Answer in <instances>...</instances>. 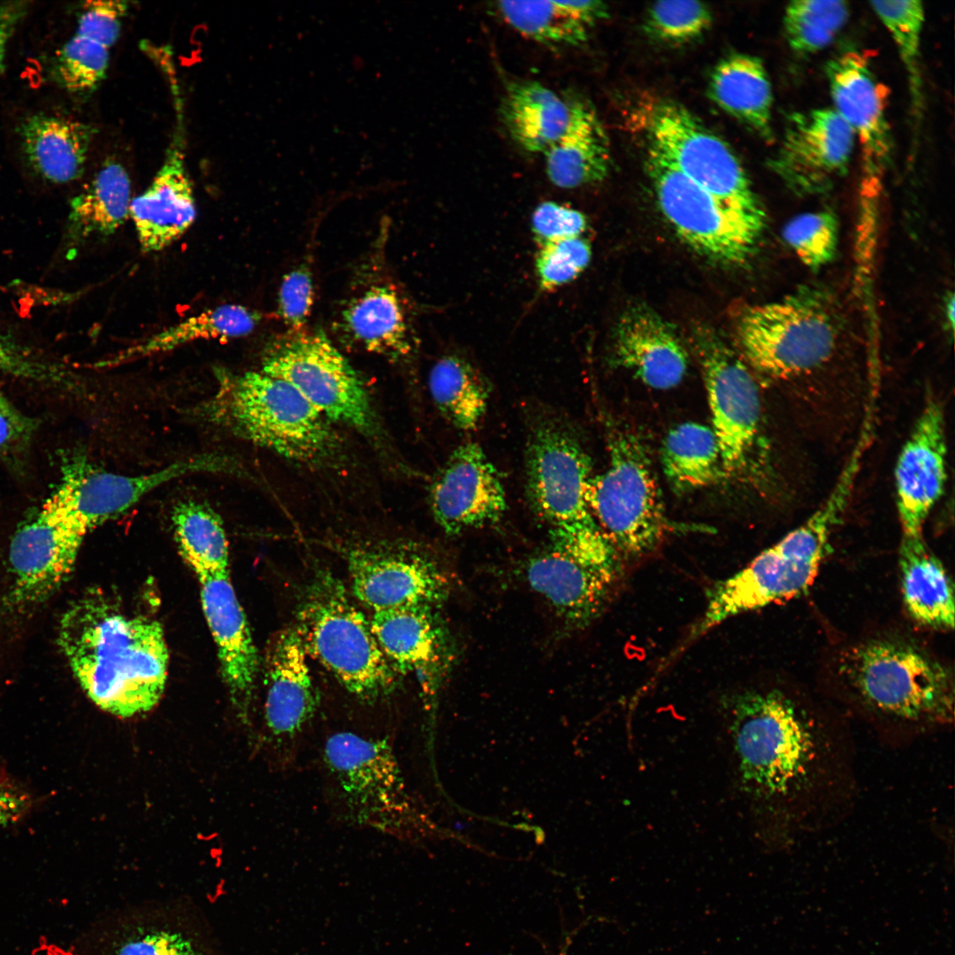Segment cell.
<instances>
[{
    "instance_id": "cell-1",
    "label": "cell",
    "mask_w": 955,
    "mask_h": 955,
    "mask_svg": "<svg viewBox=\"0 0 955 955\" xmlns=\"http://www.w3.org/2000/svg\"><path fill=\"white\" fill-rule=\"evenodd\" d=\"M730 707L743 781L769 805L783 837L793 843L833 821L853 777L844 731L829 712L793 684L744 691Z\"/></svg>"
},
{
    "instance_id": "cell-2",
    "label": "cell",
    "mask_w": 955,
    "mask_h": 955,
    "mask_svg": "<svg viewBox=\"0 0 955 955\" xmlns=\"http://www.w3.org/2000/svg\"><path fill=\"white\" fill-rule=\"evenodd\" d=\"M57 642L80 687L101 709L126 718L159 702L169 652L155 618L91 592L66 608Z\"/></svg>"
},
{
    "instance_id": "cell-3",
    "label": "cell",
    "mask_w": 955,
    "mask_h": 955,
    "mask_svg": "<svg viewBox=\"0 0 955 955\" xmlns=\"http://www.w3.org/2000/svg\"><path fill=\"white\" fill-rule=\"evenodd\" d=\"M828 671L834 694L875 724L921 732L953 722V673L909 637L882 632L852 641Z\"/></svg>"
},
{
    "instance_id": "cell-4",
    "label": "cell",
    "mask_w": 955,
    "mask_h": 955,
    "mask_svg": "<svg viewBox=\"0 0 955 955\" xmlns=\"http://www.w3.org/2000/svg\"><path fill=\"white\" fill-rule=\"evenodd\" d=\"M860 463L857 458H850L829 497L806 522L741 570L708 589L706 609L691 630V639L732 616L806 592L828 553L831 532L847 506Z\"/></svg>"
},
{
    "instance_id": "cell-5",
    "label": "cell",
    "mask_w": 955,
    "mask_h": 955,
    "mask_svg": "<svg viewBox=\"0 0 955 955\" xmlns=\"http://www.w3.org/2000/svg\"><path fill=\"white\" fill-rule=\"evenodd\" d=\"M217 387L200 407L205 421L285 457L310 461L332 446L326 418L286 381L260 371H215Z\"/></svg>"
},
{
    "instance_id": "cell-6",
    "label": "cell",
    "mask_w": 955,
    "mask_h": 955,
    "mask_svg": "<svg viewBox=\"0 0 955 955\" xmlns=\"http://www.w3.org/2000/svg\"><path fill=\"white\" fill-rule=\"evenodd\" d=\"M294 626L308 655L356 699L374 703L395 691L399 675L384 655L370 620L332 573L318 570L311 577Z\"/></svg>"
},
{
    "instance_id": "cell-7",
    "label": "cell",
    "mask_w": 955,
    "mask_h": 955,
    "mask_svg": "<svg viewBox=\"0 0 955 955\" xmlns=\"http://www.w3.org/2000/svg\"><path fill=\"white\" fill-rule=\"evenodd\" d=\"M323 759L348 821L401 839L418 829L420 815L388 737L335 732Z\"/></svg>"
},
{
    "instance_id": "cell-8",
    "label": "cell",
    "mask_w": 955,
    "mask_h": 955,
    "mask_svg": "<svg viewBox=\"0 0 955 955\" xmlns=\"http://www.w3.org/2000/svg\"><path fill=\"white\" fill-rule=\"evenodd\" d=\"M607 469L592 478L589 506L598 525L621 558L654 550L669 530L651 463L637 437L615 431Z\"/></svg>"
},
{
    "instance_id": "cell-9",
    "label": "cell",
    "mask_w": 955,
    "mask_h": 955,
    "mask_svg": "<svg viewBox=\"0 0 955 955\" xmlns=\"http://www.w3.org/2000/svg\"><path fill=\"white\" fill-rule=\"evenodd\" d=\"M735 332L745 360L772 379L814 371L832 356L837 340L830 313L807 294L747 307L737 320Z\"/></svg>"
},
{
    "instance_id": "cell-10",
    "label": "cell",
    "mask_w": 955,
    "mask_h": 955,
    "mask_svg": "<svg viewBox=\"0 0 955 955\" xmlns=\"http://www.w3.org/2000/svg\"><path fill=\"white\" fill-rule=\"evenodd\" d=\"M646 164L662 214L691 248L725 266L741 265L750 258L765 220L722 206L650 142Z\"/></svg>"
},
{
    "instance_id": "cell-11",
    "label": "cell",
    "mask_w": 955,
    "mask_h": 955,
    "mask_svg": "<svg viewBox=\"0 0 955 955\" xmlns=\"http://www.w3.org/2000/svg\"><path fill=\"white\" fill-rule=\"evenodd\" d=\"M261 371L289 383L326 419L369 437L378 433L363 382L323 332L301 331L278 340Z\"/></svg>"
},
{
    "instance_id": "cell-12",
    "label": "cell",
    "mask_w": 955,
    "mask_h": 955,
    "mask_svg": "<svg viewBox=\"0 0 955 955\" xmlns=\"http://www.w3.org/2000/svg\"><path fill=\"white\" fill-rule=\"evenodd\" d=\"M648 141L687 178L722 206L766 220L761 202L730 147L685 108L671 101L652 103L646 111Z\"/></svg>"
},
{
    "instance_id": "cell-13",
    "label": "cell",
    "mask_w": 955,
    "mask_h": 955,
    "mask_svg": "<svg viewBox=\"0 0 955 955\" xmlns=\"http://www.w3.org/2000/svg\"><path fill=\"white\" fill-rule=\"evenodd\" d=\"M691 341L702 371L726 477L753 470L760 441V401L756 380L736 352L707 325L694 326Z\"/></svg>"
},
{
    "instance_id": "cell-14",
    "label": "cell",
    "mask_w": 955,
    "mask_h": 955,
    "mask_svg": "<svg viewBox=\"0 0 955 955\" xmlns=\"http://www.w3.org/2000/svg\"><path fill=\"white\" fill-rule=\"evenodd\" d=\"M93 955L231 954L191 898H153L108 913L97 925Z\"/></svg>"
},
{
    "instance_id": "cell-15",
    "label": "cell",
    "mask_w": 955,
    "mask_h": 955,
    "mask_svg": "<svg viewBox=\"0 0 955 955\" xmlns=\"http://www.w3.org/2000/svg\"><path fill=\"white\" fill-rule=\"evenodd\" d=\"M526 492L550 531L599 526L589 506L591 461L572 432L545 417L531 430L525 454Z\"/></svg>"
},
{
    "instance_id": "cell-16",
    "label": "cell",
    "mask_w": 955,
    "mask_h": 955,
    "mask_svg": "<svg viewBox=\"0 0 955 955\" xmlns=\"http://www.w3.org/2000/svg\"><path fill=\"white\" fill-rule=\"evenodd\" d=\"M86 536L57 486L11 541L9 600L28 606L50 597L71 574Z\"/></svg>"
},
{
    "instance_id": "cell-17",
    "label": "cell",
    "mask_w": 955,
    "mask_h": 955,
    "mask_svg": "<svg viewBox=\"0 0 955 955\" xmlns=\"http://www.w3.org/2000/svg\"><path fill=\"white\" fill-rule=\"evenodd\" d=\"M346 559L352 592L372 613L438 607L448 596L449 583L441 568L410 546H356Z\"/></svg>"
},
{
    "instance_id": "cell-18",
    "label": "cell",
    "mask_w": 955,
    "mask_h": 955,
    "mask_svg": "<svg viewBox=\"0 0 955 955\" xmlns=\"http://www.w3.org/2000/svg\"><path fill=\"white\" fill-rule=\"evenodd\" d=\"M854 146L853 133L832 108L794 111L768 164L792 192L821 193L847 172Z\"/></svg>"
},
{
    "instance_id": "cell-19",
    "label": "cell",
    "mask_w": 955,
    "mask_h": 955,
    "mask_svg": "<svg viewBox=\"0 0 955 955\" xmlns=\"http://www.w3.org/2000/svg\"><path fill=\"white\" fill-rule=\"evenodd\" d=\"M429 501L433 518L448 535L494 523L507 510L500 475L475 442L452 452L432 483Z\"/></svg>"
},
{
    "instance_id": "cell-20",
    "label": "cell",
    "mask_w": 955,
    "mask_h": 955,
    "mask_svg": "<svg viewBox=\"0 0 955 955\" xmlns=\"http://www.w3.org/2000/svg\"><path fill=\"white\" fill-rule=\"evenodd\" d=\"M833 110L858 141L863 172L876 181L891 160L892 140L886 115L887 91L866 57L844 51L826 66Z\"/></svg>"
},
{
    "instance_id": "cell-21",
    "label": "cell",
    "mask_w": 955,
    "mask_h": 955,
    "mask_svg": "<svg viewBox=\"0 0 955 955\" xmlns=\"http://www.w3.org/2000/svg\"><path fill=\"white\" fill-rule=\"evenodd\" d=\"M294 625L277 631L264 656V725L271 745L287 752L315 715L319 694Z\"/></svg>"
},
{
    "instance_id": "cell-22",
    "label": "cell",
    "mask_w": 955,
    "mask_h": 955,
    "mask_svg": "<svg viewBox=\"0 0 955 955\" xmlns=\"http://www.w3.org/2000/svg\"><path fill=\"white\" fill-rule=\"evenodd\" d=\"M946 433L941 404L928 401L902 447L895 468L901 538L923 537L925 522L946 482Z\"/></svg>"
},
{
    "instance_id": "cell-23",
    "label": "cell",
    "mask_w": 955,
    "mask_h": 955,
    "mask_svg": "<svg viewBox=\"0 0 955 955\" xmlns=\"http://www.w3.org/2000/svg\"><path fill=\"white\" fill-rule=\"evenodd\" d=\"M206 622L216 644L222 677L234 709L248 722L259 661L250 628L230 572L198 578Z\"/></svg>"
},
{
    "instance_id": "cell-24",
    "label": "cell",
    "mask_w": 955,
    "mask_h": 955,
    "mask_svg": "<svg viewBox=\"0 0 955 955\" xmlns=\"http://www.w3.org/2000/svg\"><path fill=\"white\" fill-rule=\"evenodd\" d=\"M622 566L575 557L550 544L526 563V579L566 623L588 625L605 608L621 577Z\"/></svg>"
},
{
    "instance_id": "cell-25",
    "label": "cell",
    "mask_w": 955,
    "mask_h": 955,
    "mask_svg": "<svg viewBox=\"0 0 955 955\" xmlns=\"http://www.w3.org/2000/svg\"><path fill=\"white\" fill-rule=\"evenodd\" d=\"M406 607L372 613L374 636L398 675L412 674L424 691L433 689L450 658L447 630L437 609Z\"/></svg>"
},
{
    "instance_id": "cell-26",
    "label": "cell",
    "mask_w": 955,
    "mask_h": 955,
    "mask_svg": "<svg viewBox=\"0 0 955 955\" xmlns=\"http://www.w3.org/2000/svg\"><path fill=\"white\" fill-rule=\"evenodd\" d=\"M612 363L654 389L677 386L688 369V354L674 327L653 309L628 308L614 332Z\"/></svg>"
},
{
    "instance_id": "cell-27",
    "label": "cell",
    "mask_w": 955,
    "mask_h": 955,
    "mask_svg": "<svg viewBox=\"0 0 955 955\" xmlns=\"http://www.w3.org/2000/svg\"><path fill=\"white\" fill-rule=\"evenodd\" d=\"M179 127L162 167L149 187L130 202L129 216L143 253L165 249L190 228L196 218L194 189L185 165Z\"/></svg>"
},
{
    "instance_id": "cell-28",
    "label": "cell",
    "mask_w": 955,
    "mask_h": 955,
    "mask_svg": "<svg viewBox=\"0 0 955 955\" xmlns=\"http://www.w3.org/2000/svg\"><path fill=\"white\" fill-rule=\"evenodd\" d=\"M127 7L118 0L83 4L76 29L57 57V78L65 89L88 93L105 78L110 50L119 36Z\"/></svg>"
},
{
    "instance_id": "cell-29",
    "label": "cell",
    "mask_w": 955,
    "mask_h": 955,
    "mask_svg": "<svg viewBox=\"0 0 955 955\" xmlns=\"http://www.w3.org/2000/svg\"><path fill=\"white\" fill-rule=\"evenodd\" d=\"M569 98L567 127L544 153L550 181L567 189L600 182L610 169L607 139L593 107L585 99Z\"/></svg>"
},
{
    "instance_id": "cell-30",
    "label": "cell",
    "mask_w": 955,
    "mask_h": 955,
    "mask_svg": "<svg viewBox=\"0 0 955 955\" xmlns=\"http://www.w3.org/2000/svg\"><path fill=\"white\" fill-rule=\"evenodd\" d=\"M23 151L42 179L65 184L84 171L94 128L81 121L53 113H35L20 126Z\"/></svg>"
},
{
    "instance_id": "cell-31",
    "label": "cell",
    "mask_w": 955,
    "mask_h": 955,
    "mask_svg": "<svg viewBox=\"0 0 955 955\" xmlns=\"http://www.w3.org/2000/svg\"><path fill=\"white\" fill-rule=\"evenodd\" d=\"M898 566L903 600L911 618L932 630H953V584L923 537L901 538Z\"/></svg>"
},
{
    "instance_id": "cell-32",
    "label": "cell",
    "mask_w": 955,
    "mask_h": 955,
    "mask_svg": "<svg viewBox=\"0 0 955 955\" xmlns=\"http://www.w3.org/2000/svg\"><path fill=\"white\" fill-rule=\"evenodd\" d=\"M497 10L517 32L549 46H578L608 15L600 1H500Z\"/></svg>"
},
{
    "instance_id": "cell-33",
    "label": "cell",
    "mask_w": 955,
    "mask_h": 955,
    "mask_svg": "<svg viewBox=\"0 0 955 955\" xmlns=\"http://www.w3.org/2000/svg\"><path fill=\"white\" fill-rule=\"evenodd\" d=\"M500 114L511 139L530 153L544 154L563 134L569 123L570 104L536 80L508 84Z\"/></svg>"
},
{
    "instance_id": "cell-34",
    "label": "cell",
    "mask_w": 955,
    "mask_h": 955,
    "mask_svg": "<svg viewBox=\"0 0 955 955\" xmlns=\"http://www.w3.org/2000/svg\"><path fill=\"white\" fill-rule=\"evenodd\" d=\"M709 92L721 109L762 139L772 140V87L758 57L735 53L722 59L711 75Z\"/></svg>"
},
{
    "instance_id": "cell-35",
    "label": "cell",
    "mask_w": 955,
    "mask_h": 955,
    "mask_svg": "<svg viewBox=\"0 0 955 955\" xmlns=\"http://www.w3.org/2000/svg\"><path fill=\"white\" fill-rule=\"evenodd\" d=\"M130 194L126 169L105 163L71 202L65 238L69 252L90 239L112 235L129 216Z\"/></svg>"
},
{
    "instance_id": "cell-36",
    "label": "cell",
    "mask_w": 955,
    "mask_h": 955,
    "mask_svg": "<svg viewBox=\"0 0 955 955\" xmlns=\"http://www.w3.org/2000/svg\"><path fill=\"white\" fill-rule=\"evenodd\" d=\"M260 315L240 304H224L193 315L97 363L117 367L202 340H229L249 334Z\"/></svg>"
},
{
    "instance_id": "cell-37",
    "label": "cell",
    "mask_w": 955,
    "mask_h": 955,
    "mask_svg": "<svg viewBox=\"0 0 955 955\" xmlns=\"http://www.w3.org/2000/svg\"><path fill=\"white\" fill-rule=\"evenodd\" d=\"M341 325L370 352L399 358L410 350L404 307L388 285L371 286L352 299L342 310Z\"/></svg>"
},
{
    "instance_id": "cell-38",
    "label": "cell",
    "mask_w": 955,
    "mask_h": 955,
    "mask_svg": "<svg viewBox=\"0 0 955 955\" xmlns=\"http://www.w3.org/2000/svg\"><path fill=\"white\" fill-rule=\"evenodd\" d=\"M664 475L676 493L711 485L725 478L721 452L711 427L686 422L672 428L661 447Z\"/></svg>"
},
{
    "instance_id": "cell-39",
    "label": "cell",
    "mask_w": 955,
    "mask_h": 955,
    "mask_svg": "<svg viewBox=\"0 0 955 955\" xmlns=\"http://www.w3.org/2000/svg\"><path fill=\"white\" fill-rule=\"evenodd\" d=\"M432 400L440 414L462 431L475 430L488 404L489 386L480 372L464 358H439L428 377Z\"/></svg>"
},
{
    "instance_id": "cell-40",
    "label": "cell",
    "mask_w": 955,
    "mask_h": 955,
    "mask_svg": "<svg viewBox=\"0 0 955 955\" xmlns=\"http://www.w3.org/2000/svg\"><path fill=\"white\" fill-rule=\"evenodd\" d=\"M172 521L179 551L197 578L230 572L228 540L213 508L196 500L180 501Z\"/></svg>"
},
{
    "instance_id": "cell-41",
    "label": "cell",
    "mask_w": 955,
    "mask_h": 955,
    "mask_svg": "<svg viewBox=\"0 0 955 955\" xmlns=\"http://www.w3.org/2000/svg\"><path fill=\"white\" fill-rule=\"evenodd\" d=\"M847 2L841 0H795L784 10L783 27L791 49L802 55L826 48L846 24Z\"/></svg>"
},
{
    "instance_id": "cell-42",
    "label": "cell",
    "mask_w": 955,
    "mask_h": 955,
    "mask_svg": "<svg viewBox=\"0 0 955 955\" xmlns=\"http://www.w3.org/2000/svg\"><path fill=\"white\" fill-rule=\"evenodd\" d=\"M870 4L898 49L908 77L913 103L918 107L921 94V40L925 20L922 3L891 0L872 1Z\"/></svg>"
},
{
    "instance_id": "cell-43",
    "label": "cell",
    "mask_w": 955,
    "mask_h": 955,
    "mask_svg": "<svg viewBox=\"0 0 955 955\" xmlns=\"http://www.w3.org/2000/svg\"><path fill=\"white\" fill-rule=\"evenodd\" d=\"M783 237L806 266L818 270L836 254L837 219L828 210L803 213L785 225Z\"/></svg>"
},
{
    "instance_id": "cell-44",
    "label": "cell",
    "mask_w": 955,
    "mask_h": 955,
    "mask_svg": "<svg viewBox=\"0 0 955 955\" xmlns=\"http://www.w3.org/2000/svg\"><path fill=\"white\" fill-rule=\"evenodd\" d=\"M646 27L654 38L669 43H684L703 34L711 26L712 13L697 1H661L647 11Z\"/></svg>"
},
{
    "instance_id": "cell-45",
    "label": "cell",
    "mask_w": 955,
    "mask_h": 955,
    "mask_svg": "<svg viewBox=\"0 0 955 955\" xmlns=\"http://www.w3.org/2000/svg\"><path fill=\"white\" fill-rule=\"evenodd\" d=\"M591 256V246L581 236L540 246L535 260L539 288L549 291L572 281L587 267Z\"/></svg>"
},
{
    "instance_id": "cell-46",
    "label": "cell",
    "mask_w": 955,
    "mask_h": 955,
    "mask_svg": "<svg viewBox=\"0 0 955 955\" xmlns=\"http://www.w3.org/2000/svg\"><path fill=\"white\" fill-rule=\"evenodd\" d=\"M0 372L49 385H65L69 373L0 329Z\"/></svg>"
},
{
    "instance_id": "cell-47",
    "label": "cell",
    "mask_w": 955,
    "mask_h": 955,
    "mask_svg": "<svg viewBox=\"0 0 955 955\" xmlns=\"http://www.w3.org/2000/svg\"><path fill=\"white\" fill-rule=\"evenodd\" d=\"M586 228L587 219L581 211L554 202L539 204L531 216V231L540 246L581 236Z\"/></svg>"
},
{
    "instance_id": "cell-48",
    "label": "cell",
    "mask_w": 955,
    "mask_h": 955,
    "mask_svg": "<svg viewBox=\"0 0 955 955\" xmlns=\"http://www.w3.org/2000/svg\"><path fill=\"white\" fill-rule=\"evenodd\" d=\"M313 282L304 266L286 274L279 292V313L294 332H301L313 304Z\"/></svg>"
},
{
    "instance_id": "cell-49",
    "label": "cell",
    "mask_w": 955,
    "mask_h": 955,
    "mask_svg": "<svg viewBox=\"0 0 955 955\" xmlns=\"http://www.w3.org/2000/svg\"><path fill=\"white\" fill-rule=\"evenodd\" d=\"M37 423L19 410L0 392V456L10 461L27 452Z\"/></svg>"
},
{
    "instance_id": "cell-50",
    "label": "cell",
    "mask_w": 955,
    "mask_h": 955,
    "mask_svg": "<svg viewBox=\"0 0 955 955\" xmlns=\"http://www.w3.org/2000/svg\"><path fill=\"white\" fill-rule=\"evenodd\" d=\"M27 2L10 1L0 3V73L3 71L8 43L27 15Z\"/></svg>"
},
{
    "instance_id": "cell-51",
    "label": "cell",
    "mask_w": 955,
    "mask_h": 955,
    "mask_svg": "<svg viewBox=\"0 0 955 955\" xmlns=\"http://www.w3.org/2000/svg\"><path fill=\"white\" fill-rule=\"evenodd\" d=\"M29 796L9 785L0 784V828L19 821L29 809Z\"/></svg>"
},
{
    "instance_id": "cell-52",
    "label": "cell",
    "mask_w": 955,
    "mask_h": 955,
    "mask_svg": "<svg viewBox=\"0 0 955 955\" xmlns=\"http://www.w3.org/2000/svg\"><path fill=\"white\" fill-rule=\"evenodd\" d=\"M944 311H945V318L948 321V325L951 328H953L954 317H955V302H954L953 294H951L950 297H948L946 299Z\"/></svg>"
},
{
    "instance_id": "cell-53",
    "label": "cell",
    "mask_w": 955,
    "mask_h": 955,
    "mask_svg": "<svg viewBox=\"0 0 955 955\" xmlns=\"http://www.w3.org/2000/svg\"><path fill=\"white\" fill-rule=\"evenodd\" d=\"M560 955H565V953H564L563 951H562V952L560 953Z\"/></svg>"
}]
</instances>
